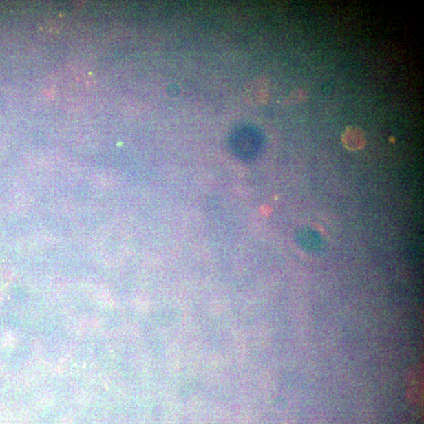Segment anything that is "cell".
<instances>
[{"mask_svg":"<svg viewBox=\"0 0 424 424\" xmlns=\"http://www.w3.org/2000/svg\"><path fill=\"white\" fill-rule=\"evenodd\" d=\"M297 241L303 249L310 253H320L324 242L319 233L310 228H303L297 233Z\"/></svg>","mask_w":424,"mask_h":424,"instance_id":"obj_1","label":"cell"},{"mask_svg":"<svg viewBox=\"0 0 424 424\" xmlns=\"http://www.w3.org/2000/svg\"><path fill=\"white\" fill-rule=\"evenodd\" d=\"M343 142L346 148L352 151L361 149L365 145V134L359 127H349L343 134Z\"/></svg>","mask_w":424,"mask_h":424,"instance_id":"obj_2","label":"cell"},{"mask_svg":"<svg viewBox=\"0 0 424 424\" xmlns=\"http://www.w3.org/2000/svg\"><path fill=\"white\" fill-rule=\"evenodd\" d=\"M408 394L412 401H420L423 394V370L421 367L412 370L408 378Z\"/></svg>","mask_w":424,"mask_h":424,"instance_id":"obj_3","label":"cell"},{"mask_svg":"<svg viewBox=\"0 0 424 424\" xmlns=\"http://www.w3.org/2000/svg\"><path fill=\"white\" fill-rule=\"evenodd\" d=\"M11 277H12V273H11L10 266L0 261V299L3 298L6 290L9 287Z\"/></svg>","mask_w":424,"mask_h":424,"instance_id":"obj_4","label":"cell"}]
</instances>
